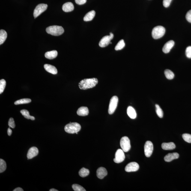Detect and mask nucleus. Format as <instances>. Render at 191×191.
Returning <instances> with one entry per match:
<instances>
[{"label":"nucleus","mask_w":191,"mask_h":191,"mask_svg":"<svg viewBox=\"0 0 191 191\" xmlns=\"http://www.w3.org/2000/svg\"><path fill=\"white\" fill-rule=\"evenodd\" d=\"M98 83L97 78L85 79L81 81L79 84V88L82 90H86L94 88Z\"/></svg>","instance_id":"nucleus-1"},{"label":"nucleus","mask_w":191,"mask_h":191,"mask_svg":"<svg viewBox=\"0 0 191 191\" xmlns=\"http://www.w3.org/2000/svg\"><path fill=\"white\" fill-rule=\"evenodd\" d=\"M46 31L48 34L54 36H59L64 32V29L62 27L58 25H52L46 28Z\"/></svg>","instance_id":"nucleus-2"},{"label":"nucleus","mask_w":191,"mask_h":191,"mask_svg":"<svg viewBox=\"0 0 191 191\" xmlns=\"http://www.w3.org/2000/svg\"><path fill=\"white\" fill-rule=\"evenodd\" d=\"M81 126L77 123H70L66 125L64 130L67 133L74 134L77 133L81 130Z\"/></svg>","instance_id":"nucleus-3"},{"label":"nucleus","mask_w":191,"mask_h":191,"mask_svg":"<svg viewBox=\"0 0 191 191\" xmlns=\"http://www.w3.org/2000/svg\"><path fill=\"white\" fill-rule=\"evenodd\" d=\"M165 29L162 26H157L155 27L152 31V36L153 38L157 40L162 37L164 35Z\"/></svg>","instance_id":"nucleus-4"},{"label":"nucleus","mask_w":191,"mask_h":191,"mask_svg":"<svg viewBox=\"0 0 191 191\" xmlns=\"http://www.w3.org/2000/svg\"><path fill=\"white\" fill-rule=\"evenodd\" d=\"M120 145L122 149L125 152H127L131 148L130 140L126 136L123 137L120 140Z\"/></svg>","instance_id":"nucleus-5"},{"label":"nucleus","mask_w":191,"mask_h":191,"mask_svg":"<svg viewBox=\"0 0 191 191\" xmlns=\"http://www.w3.org/2000/svg\"><path fill=\"white\" fill-rule=\"evenodd\" d=\"M118 98L117 96H114L111 98L110 102L108 113L112 114L114 113L118 106Z\"/></svg>","instance_id":"nucleus-6"},{"label":"nucleus","mask_w":191,"mask_h":191,"mask_svg":"<svg viewBox=\"0 0 191 191\" xmlns=\"http://www.w3.org/2000/svg\"><path fill=\"white\" fill-rule=\"evenodd\" d=\"M48 5L44 4H40L38 5L34 10V15L36 18L47 9Z\"/></svg>","instance_id":"nucleus-7"},{"label":"nucleus","mask_w":191,"mask_h":191,"mask_svg":"<svg viewBox=\"0 0 191 191\" xmlns=\"http://www.w3.org/2000/svg\"><path fill=\"white\" fill-rule=\"evenodd\" d=\"M125 159L124 151L122 149L117 150L115 154V157L114 159V161L115 163H120L123 162Z\"/></svg>","instance_id":"nucleus-8"},{"label":"nucleus","mask_w":191,"mask_h":191,"mask_svg":"<svg viewBox=\"0 0 191 191\" xmlns=\"http://www.w3.org/2000/svg\"><path fill=\"white\" fill-rule=\"evenodd\" d=\"M144 153L146 156L149 157L152 154L153 150V145L151 141H147L146 142L144 147Z\"/></svg>","instance_id":"nucleus-9"},{"label":"nucleus","mask_w":191,"mask_h":191,"mask_svg":"<svg viewBox=\"0 0 191 191\" xmlns=\"http://www.w3.org/2000/svg\"><path fill=\"white\" fill-rule=\"evenodd\" d=\"M139 169V165L136 162H131L128 164L125 168L127 172H136Z\"/></svg>","instance_id":"nucleus-10"},{"label":"nucleus","mask_w":191,"mask_h":191,"mask_svg":"<svg viewBox=\"0 0 191 191\" xmlns=\"http://www.w3.org/2000/svg\"><path fill=\"white\" fill-rule=\"evenodd\" d=\"M39 150L37 147H32L28 150L27 157L28 159H31L38 155Z\"/></svg>","instance_id":"nucleus-11"},{"label":"nucleus","mask_w":191,"mask_h":191,"mask_svg":"<svg viewBox=\"0 0 191 191\" xmlns=\"http://www.w3.org/2000/svg\"><path fill=\"white\" fill-rule=\"evenodd\" d=\"M112 40L110 36H106L104 37L99 43V46L101 48L106 47L111 43V41Z\"/></svg>","instance_id":"nucleus-12"},{"label":"nucleus","mask_w":191,"mask_h":191,"mask_svg":"<svg viewBox=\"0 0 191 191\" xmlns=\"http://www.w3.org/2000/svg\"><path fill=\"white\" fill-rule=\"evenodd\" d=\"M174 42L173 40H170L165 44L162 48V51L165 54L169 53L171 50L174 47Z\"/></svg>","instance_id":"nucleus-13"},{"label":"nucleus","mask_w":191,"mask_h":191,"mask_svg":"<svg viewBox=\"0 0 191 191\" xmlns=\"http://www.w3.org/2000/svg\"><path fill=\"white\" fill-rule=\"evenodd\" d=\"M179 157V154L177 153H169L164 157V160L165 162H170L172 161L178 159Z\"/></svg>","instance_id":"nucleus-14"},{"label":"nucleus","mask_w":191,"mask_h":191,"mask_svg":"<svg viewBox=\"0 0 191 191\" xmlns=\"http://www.w3.org/2000/svg\"><path fill=\"white\" fill-rule=\"evenodd\" d=\"M107 175V171L104 168L100 167L97 171V176L100 179H102Z\"/></svg>","instance_id":"nucleus-15"},{"label":"nucleus","mask_w":191,"mask_h":191,"mask_svg":"<svg viewBox=\"0 0 191 191\" xmlns=\"http://www.w3.org/2000/svg\"><path fill=\"white\" fill-rule=\"evenodd\" d=\"M45 70L49 73L53 74H56L58 73V70L55 66L49 64H45L44 65Z\"/></svg>","instance_id":"nucleus-16"},{"label":"nucleus","mask_w":191,"mask_h":191,"mask_svg":"<svg viewBox=\"0 0 191 191\" xmlns=\"http://www.w3.org/2000/svg\"><path fill=\"white\" fill-rule=\"evenodd\" d=\"M63 11L65 12H70L74 9V6L72 3L67 2L64 4L62 7Z\"/></svg>","instance_id":"nucleus-17"},{"label":"nucleus","mask_w":191,"mask_h":191,"mask_svg":"<svg viewBox=\"0 0 191 191\" xmlns=\"http://www.w3.org/2000/svg\"><path fill=\"white\" fill-rule=\"evenodd\" d=\"M89 111L88 108L86 107H82L78 109L77 114L78 115L80 116H85L88 115Z\"/></svg>","instance_id":"nucleus-18"},{"label":"nucleus","mask_w":191,"mask_h":191,"mask_svg":"<svg viewBox=\"0 0 191 191\" xmlns=\"http://www.w3.org/2000/svg\"><path fill=\"white\" fill-rule=\"evenodd\" d=\"M162 147L164 150H171L176 148V145L173 142L164 143L162 144Z\"/></svg>","instance_id":"nucleus-19"},{"label":"nucleus","mask_w":191,"mask_h":191,"mask_svg":"<svg viewBox=\"0 0 191 191\" xmlns=\"http://www.w3.org/2000/svg\"><path fill=\"white\" fill-rule=\"evenodd\" d=\"M127 114L130 118L135 119L136 118L137 114L135 109L131 106H129L127 109Z\"/></svg>","instance_id":"nucleus-20"},{"label":"nucleus","mask_w":191,"mask_h":191,"mask_svg":"<svg viewBox=\"0 0 191 191\" xmlns=\"http://www.w3.org/2000/svg\"><path fill=\"white\" fill-rule=\"evenodd\" d=\"M58 53L56 50H53L46 52L45 56L48 59L52 60L58 56Z\"/></svg>","instance_id":"nucleus-21"},{"label":"nucleus","mask_w":191,"mask_h":191,"mask_svg":"<svg viewBox=\"0 0 191 191\" xmlns=\"http://www.w3.org/2000/svg\"><path fill=\"white\" fill-rule=\"evenodd\" d=\"M96 13L94 10L90 11L86 13L84 17V20L85 21H89L92 20L95 16Z\"/></svg>","instance_id":"nucleus-22"},{"label":"nucleus","mask_w":191,"mask_h":191,"mask_svg":"<svg viewBox=\"0 0 191 191\" xmlns=\"http://www.w3.org/2000/svg\"><path fill=\"white\" fill-rule=\"evenodd\" d=\"M7 37V33L4 30L0 31V45L3 44L5 41Z\"/></svg>","instance_id":"nucleus-23"},{"label":"nucleus","mask_w":191,"mask_h":191,"mask_svg":"<svg viewBox=\"0 0 191 191\" xmlns=\"http://www.w3.org/2000/svg\"><path fill=\"white\" fill-rule=\"evenodd\" d=\"M20 112L23 116L27 119H31L32 120H34L35 119V118L34 117L30 115L29 112L27 110H22Z\"/></svg>","instance_id":"nucleus-24"},{"label":"nucleus","mask_w":191,"mask_h":191,"mask_svg":"<svg viewBox=\"0 0 191 191\" xmlns=\"http://www.w3.org/2000/svg\"><path fill=\"white\" fill-rule=\"evenodd\" d=\"M89 170L85 168H82L79 171V174L80 176L82 177L87 176L89 174Z\"/></svg>","instance_id":"nucleus-25"},{"label":"nucleus","mask_w":191,"mask_h":191,"mask_svg":"<svg viewBox=\"0 0 191 191\" xmlns=\"http://www.w3.org/2000/svg\"><path fill=\"white\" fill-rule=\"evenodd\" d=\"M165 76L168 79L171 80L174 79V75L173 72L169 70H165Z\"/></svg>","instance_id":"nucleus-26"},{"label":"nucleus","mask_w":191,"mask_h":191,"mask_svg":"<svg viewBox=\"0 0 191 191\" xmlns=\"http://www.w3.org/2000/svg\"><path fill=\"white\" fill-rule=\"evenodd\" d=\"M31 102V99H23L16 101L15 102L14 104L15 105L23 104L29 103Z\"/></svg>","instance_id":"nucleus-27"},{"label":"nucleus","mask_w":191,"mask_h":191,"mask_svg":"<svg viewBox=\"0 0 191 191\" xmlns=\"http://www.w3.org/2000/svg\"><path fill=\"white\" fill-rule=\"evenodd\" d=\"M125 46V43L124 40H121L115 46V49L117 51L121 50L124 48Z\"/></svg>","instance_id":"nucleus-28"},{"label":"nucleus","mask_w":191,"mask_h":191,"mask_svg":"<svg viewBox=\"0 0 191 191\" xmlns=\"http://www.w3.org/2000/svg\"><path fill=\"white\" fill-rule=\"evenodd\" d=\"M7 168V164L5 161L2 159H0V173H2L5 171Z\"/></svg>","instance_id":"nucleus-29"},{"label":"nucleus","mask_w":191,"mask_h":191,"mask_svg":"<svg viewBox=\"0 0 191 191\" xmlns=\"http://www.w3.org/2000/svg\"><path fill=\"white\" fill-rule=\"evenodd\" d=\"M156 114H157L159 118H162L163 117V112L162 111L161 108L160 107L159 105H156Z\"/></svg>","instance_id":"nucleus-30"},{"label":"nucleus","mask_w":191,"mask_h":191,"mask_svg":"<svg viewBox=\"0 0 191 191\" xmlns=\"http://www.w3.org/2000/svg\"><path fill=\"white\" fill-rule=\"evenodd\" d=\"M6 85V82L5 80L2 79L0 80V94L3 92Z\"/></svg>","instance_id":"nucleus-31"},{"label":"nucleus","mask_w":191,"mask_h":191,"mask_svg":"<svg viewBox=\"0 0 191 191\" xmlns=\"http://www.w3.org/2000/svg\"><path fill=\"white\" fill-rule=\"evenodd\" d=\"M72 187L74 190L75 191H86L85 189L83 187L79 185L74 184L72 185Z\"/></svg>","instance_id":"nucleus-32"},{"label":"nucleus","mask_w":191,"mask_h":191,"mask_svg":"<svg viewBox=\"0 0 191 191\" xmlns=\"http://www.w3.org/2000/svg\"><path fill=\"white\" fill-rule=\"evenodd\" d=\"M182 137L186 142L191 143V135L188 133L183 134Z\"/></svg>","instance_id":"nucleus-33"},{"label":"nucleus","mask_w":191,"mask_h":191,"mask_svg":"<svg viewBox=\"0 0 191 191\" xmlns=\"http://www.w3.org/2000/svg\"><path fill=\"white\" fill-rule=\"evenodd\" d=\"M186 54L188 58H191V46H189L186 48Z\"/></svg>","instance_id":"nucleus-34"},{"label":"nucleus","mask_w":191,"mask_h":191,"mask_svg":"<svg viewBox=\"0 0 191 191\" xmlns=\"http://www.w3.org/2000/svg\"><path fill=\"white\" fill-rule=\"evenodd\" d=\"M8 125L10 127L14 128L15 127L14 120L13 118H10L8 122Z\"/></svg>","instance_id":"nucleus-35"},{"label":"nucleus","mask_w":191,"mask_h":191,"mask_svg":"<svg viewBox=\"0 0 191 191\" xmlns=\"http://www.w3.org/2000/svg\"><path fill=\"white\" fill-rule=\"evenodd\" d=\"M172 0H163V4L164 7H168L170 5Z\"/></svg>","instance_id":"nucleus-36"},{"label":"nucleus","mask_w":191,"mask_h":191,"mask_svg":"<svg viewBox=\"0 0 191 191\" xmlns=\"http://www.w3.org/2000/svg\"><path fill=\"white\" fill-rule=\"evenodd\" d=\"M186 19L188 21L191 23V10H189L186 13Z\"/></svg>","instance_id":"nucleus-37"},{"label":"nucleus","mask_w":191,"mask_h":191,"mask_svg":"<svg viewBox=\"0 0 191 191\" xmlns=\"http://www.w3.org/2000/svg\"><path fill=\"white\" fill-rule=\"evenodd\" d=\"M75 2L78 5H82L86 2L87 0H75Z\"/></svg>","instance_id":"nucleus-38"},{"label":"nucleus","mask_w":191,"mask_h":191,"mask_svg":"<svg viewBox=\"0 0 191 191\" xmlns=\"http://www.w3.org/2000/svg\"><path fill=\"white\" fill-rule=\"evenodd\" d=\"M12 133V131L11 129H10V128H9L8 129H7V134L9 136H11Z\"/></svg>","instance_id":"nucleus-39"},{"label":"nucleus","mask_w":191,"mask_h":191,"mask_svg":"<svg viewBox=\"0 0 191 191\" xmlns=\"http://www.w3.org/2000/svg\"><path fill=\"white\" fill-rule=\"evenodd\" d=\"M13 191H23V189L21 188L18 187L16 188L14 190H13Z\"/></svg>","instance_id":"nucleus-40"},{"label":"nucleus","mask_w":191,"mask_h":191,"mask_svg":"<svg viewBox=\"0 0 191 191\" xmlns=\"http://www.w3.org/2000/svg\"><path fill=\"white\" fill-rule=\"evenodd\" d=\"M110 36L111 38V40H112L113 39V37H114V35L113 34H112V33H111L110 34Z\"/></svg>","instance_id":"nucleus-41"},{"label":"nucleus","mask_w":191,"mask_h":191,"mask_svg":"<svg viewBox=\"0 0 191 191\" xmlns=\"http://www.w3.org/2000/svg\"><path fill=\"white\" fill-rule=\"evenodd\" d=\"M50 191H58V190H56L55 189H50L49 190Z\"/></svg>","instance_id":"nucleus-42"}]
</instances>
